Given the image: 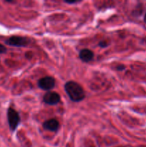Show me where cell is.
Wrapping results in <instances>:
<instances>
[{
    "instance_id": "cell-1",
    "label": "cell",
    "mask_w": 146,
    "mask_h": 147,
    "mask_svg": "<svg viewBox=\"0 0 146 147\" xmlns=\"http://www.w3.org/2000/svg\"><path fill=\"white\" fill-rule=\"evenodd\" d=\"M64 90L70 98L74 102H80L85 98L84 89L79 83L74 81H69L64 85Z\"/></svg>"
},
{
    "instance_id": "cell-2",
    "label": "cell",
    "mask_w": 146,
    "mask_h": 147,
    "mask_svg": "<svg viewBox=\"0 0 146 147\" xmlns=\"http://www.w3.org/2000/svg\"><path fill=\"white\" fill-rule=\"evenodd\" d=\"M7 120L10 129L12 131H15L20 123V116L18 112L12 108H9L7 111Z\"/></svg>"
},
{
    "instance_id": "cell-3",
    "label": "cell",
    "mask_w": 146,
    "mask_h": 147,
    "mask_svg": "<svg viewBox=\"0 0 146 147\" xmlns=\"http://www.w3.org/2000/svg\"><path fill=\"white\" fill-rule=\"evenodd\" d=\"M29 40L24 37L21 36H12L6 41V44L14 47H24L29 43Z\"/></svg>"
},
{
    "instance_id": "cell-4",
    "label": "cell",
    "mask_w": 146,
    "mask_h": 147,
    "mask_svg": "<svg viewBox=\"0 0 146 147\" xmlns=\"http://www.w3.org/2000/svg\"><path fill=\"white\" fill-rule=\"evenodd\" d=\"M55 86V80L52 77L46 76L40 79L38 81V86L44 90H50Z\"/></svg>"
},
{
    "instance_id": "cell-5",
    "label": "cell",
    "mask_w": 146,
    "mask_h": 147,
    "mask_svg": "<svg viewBox=\"0 0 146 147\" xmlns=\"http://www.w3.org/2000/svg\"><path fill=\"white\" fill-rule=\"evenodd\" d=\"M43 100L49 105H56L60 101V96L56 92L49 91L44 94Z\"/></svg>"
},
{
    "instance_id": "cell-6",
    "label": "cell",
    "mask_w": 146,
    "mask_h": 147,
    "mask_svg": "<svg viewBox=\"0 0 146 147\" xmlns=\"http://www.w3.org/2000/svg\"><path fill=\"white\" fill-rule=\"evenodd\" d=\"M43 128L51 131H57L60 128V123L57 119H49L43 123Z\"/></svg>"
},
{
    "instance_id": "cell-7",
    "label": "cell",
    "mask_w": 146,
    "mask_h": 147,
    "mask_svg": "<svg viewBox=\"0 0 146 147\" xmlns=\"http://www.w3.org/2000/svg\"><path fill=\"white\" fill-rule=\"evenodd\" d=\"M79 57L82 61L84 62V63H88V62L92 60L93 57H94V53L89 49H83L80 52Z\"/></svg>"
},
{
    "instance_id": "cell-8",
    "label": "cell",
    "mask_w": 146,
    "mask_h": 147,
    "mask_svg": "<svg viewBox=\"0 0 146 147\" xmlns=\"http://www.w3.org/2000/svg\"><path fill=\"white\" fill-rule=\"evenodd\" d=\"M6 51H7V48H6L5 46H4L3 45L0 44V54L5 53Z\"/></svg>"
},
{
    "instance_id": "cell-9",
    "label": "cell",
    "mask_w": 146,
    "mask_h": 147,
    "mask_svg": "<svg viewBox=\"0 0 146 147\" xmlns=\"http://www.w3.org/2000/svg\"><path fill=\"white\" fill-rule=\"evenodd\" d=\"M64 2L67 3V4H76V3L80 2V1H75V0H72V1H70V0H65V1H64Z\"/></svg>"
},
{
    "instance_id": "cell-10",
    "label": "cell",
    "mask_w": 146,
    "mask_h": 147,
    "mask_svg": "<svg viewBox=\"0 0 146 147\" xmlns=\"http://www.w3.org/2000/svg\"><path fill=\"white\" fill-rule=\"evenodd\" d=\"M99 45L102 47H105L107 46V42L105 41H101L100 43H99Z\"/></svg>"
},
{
    "instance_id": "cell-11",
    "label": "cell",
    "mask_w": 146,
    "mask_h": 147,
    "mask_svg": "<svg viewBox=\"0 0 146 147\" xmlns=\"http://www.w3.org/2000/svg\"><path fill=\"white\" fill-rule=\"evenodd\" d=\"M117 70H120V71H121V70H124V69H125V66L123 65H120L117 66Z\"/></svg>"
},
{
    "instance_id": "cell-12",
    "label": "cell",
    "mask_w": 146,
    "mask_h": 147,
    "mask_svg": "<svg viewBox=\"0 0 146 147\" xmlns=\"http://www.w3.org/2000/svg\"><path fill=\"white\" fill-rule=\"evenodd\" d=\"M144 22L146 23V13L145 14V17H144Z\"/></svg>"
},
{
    "instance_id": "cell-13",
    "label": "cell",
    "mask_w": 146,
    "mask_h": 147,
    "mask_svg": "<svg viewBox=\"0 0 146 147\" xmlns=\"http://www.w3.org/2000/svg\"><path fill=\"white\" fill-rule=\"evenodd\" d=\"M119 147H125V146H119Z\"/></svg>"
}]
</instances>
